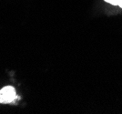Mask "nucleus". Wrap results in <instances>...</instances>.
Listing matches in <instances>:
<instances>
[{
    "instance_id": "3",
    "label": "nucleus",
    "mask_w": 122,
    "mask_h": 114,
    "mask_svg": "<svg viewBox=\"0 0 122 114\" xmlns=\"http://www.w3.org/2000/svg\"><path fill=\"white\" fill-rule=\"evenodd\" d=\"M117 5H119L120 7H122V0H119V2H118V4Z\"/></svg>"
},
{
    "instance_id": "1",
    "label": "nucleus",
    "mask_w": 122,
    "mask_h": 114,
    "mask_svg": "<svg viewBox=\"0 0 122 114\" xmlns=\"http://www.w3.org/2000/svg\"><path fill=\"white\" fill-rule=\"evenodd\" d=\"M16 98L15 88L11 86H6L0 90V103H10Z\"/></svg>"
},
{
    "instance_id": "2",
    "label": "nucleus",
    "mask_w": 122,
    "mask_h": 114,
    "mask_svg": "<svg viewBox=\"0 0 122 114\" xmlns=\"http://www.w3.org/2000/svg\"><path fill=\"white\" fill-rule=\"evenodd\" d=\"M105 1L107 3H110L112 5H117L118 2H119V0H105Z\"/></svg>"
}]
</instances>
